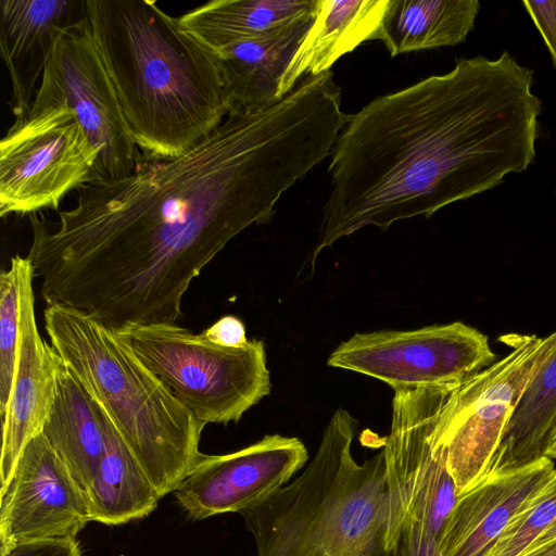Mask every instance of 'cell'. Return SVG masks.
<instances>
[{
    "label": "cell",
    "mask_w": 556,
    "mask_h": 556,
    "mask_svg": "<svg viewBox=\"0 0 556 556\" xmlns=\"http://www.w3.org/2000/svg\"><path fill=\"white\" fill-rule=\"evenodd\" d=\"M307 459L300 439L269 434L232 453L205 455L173 493L192 520L240 513L283 486Z\"/></svg>",
    "instance_id": "cell-13"
},
{
    "label": "cell",
    "mask_w": 556,
    "mask_h": 556,
    "mask_svg": "<svg viewBox=\"0 0 556 556\" xmlns=\"http://www.w3.org/2000/svg\"><path fill=\"white\" fill-rule=\"evenodd\" d=\"M85 17L142 157L178 156L225 121L216 58L178 17L152 0H85Z\"/></svg>",
    "instance_id": "cell-3"
},
{
    "label": "cell",
    "mask_w": 556,
    "mask_h": 556,
    "mask_svg": "<svg viewBox=\"0 0 556 556\" xmlns=\"http://www.w3.org/2000/svg\"><path fill=\"white\" fill-rule=\"evenodd\" d=\"M556 518V468L483 556H521Z\"/></svg>",
    "instance_id": "cell-25"
},
{
    "label": "cell",
    "mask_w": 556,
    "mask_h": 556,
    "mask_svg": "<svg viewBox=\"0 0 556 556\" xmlns=\"http://www.w3.org/2000/svg\"><path fill=\"white\" fill-rule=\"evenodd\" d=\"M331 73L273 106L231 112L185 153L142 157L128 176L85 185L56 222L30 215L27 257L47 305L115 332L176 324L192 280L333 150L348 119Z\"/></svg>",
    "instance_id": "cell-1"
},
{
    "label": "cell",
    "mask_w": 556,
    "mask_h": 556,
    "mask_svg": "<svg viewBox=\"0 0 556 556\" xmlns=\"http://www.w3.org/2000/svg\"><path fill=\"white\" fill-rule=\"evenodd\" d=\"M98 157L65 102L29 106L0 142V216L56 210L94 180Z\"/></svg>",
    "instance_id": "cell-9"
},
{
    "label": "cell",
    "mask_w": 556,
    "mask_h": 556,
    "mask_svg": "<svg viewBox=\"0 0 556 556\" xmlns=\"http://www.w3.org/2000/svg\"><path fill=\"white\" fill-rule=\"evenodd\" d=\"M532 556H556V541Z\"/></svg>",
    "instance_id": "cell-31"
},
{
    "label": "cell",
    "mask_w": 556,
    "mask_h": 556,
    "mask_svg": "<svg viewBox=\"0 0 556 556\" xmlns=\"http://www.w3.org/2000/svg\"><path fill=\"white\" fill-rule=\"evenodd\" d=\"M201 334L213 343L226 348H241L249 341L243 323L232 315L223 316Z\"/></svg>",
    "instance_id": "cell-28"
},
{
    "label": "cell",
    "mask_w": 556,
    "mask_h": 556,
    "mask_svg": "<svg viewBox=\"0 0 556 556\" xmlns=\"http://www.w3.org/2000/svg\"><path fill=\"white\" fill-rule=\"evenodd\" d=\"M313 18L213 52L229 113L257 112L280 101L279 81Z\"/></svg>",
    "instance_id": "cell-17"
},
{
    "label": "cell",
    "mask_w": 556,
    "mask_h": 556,
    "mask_svg": "<svg viewBox=\"0 0 556 556\" xmlns=\"http://www.w3.org/2000/svg\"><path fill=\"white\" fill-rule=\"evenodd\" d=\"M495 361L486 334L454 321L409 331L355 333L327 364L379 379L397 391L455 388Z\"/></svg>",
    "instance_id": "cell-11"
},
{
    "label": "cell",
    "mask_w": 556,
    "mask_h": 556,
    "mask_svg": "<svg viewBox=\"0 0 556 556\" xmlns=\"http://www.w3.org/2000/svg\"><path fill=\"white\" fill-rule=\"evenodd\" d=\"M533 70L504 51L377 97L349 116L330 154L319 252L366 226L430 217L534 161L541 100Z\"/></svg>",
    "instance_id": "cell-2"
},
{
    "label": "cell",
    "mask_w": 556,
    "mask_h": 556,
    "mask_svg": "<svg viewBox=\"0 0 556 556\" xmlns=\"http://www.w3.org/2000/svg\"><path fill=\"white\" fill-rule=\"evenodd\" d=\"M453 389L394 391L391 430L383 453L389 483L404 515L400 556H443L440 541L457 491L433 430Z\"/></svg>",
    "instance_id": "cell-8"
},
{
    "label": "cell",
    "mask_w": 556,
    "mask_h": 556,
    "mask_svg": "<svg viewBox=\"0 0 556 556\" xmlns=\"http://www.w3.org/2000/svg\"><path fill=\"white\" fill-rule=\"evenodd\" d=\"M96 403L105 448L87 495L90 517L91 521L108 526L124 525L150 515L162 497L105 410Z\"/></svg>",
    "instance_id": "cell-19"
},
{
    "label": "cell",
    "mask_w": 556,
    "mask_h": 556,
    "mask_svg": "<svg viewBox=\"0 0 556 556\" xmlns=\"http://www.w3.org/2000/svg\"><path fill=\"white\" fill-rule=\"evenodd\" d=\"M27 257V256H26ZM27 257L21 278V321L13 386L2 420L0 480L3 485L28 442L41 432L51 410L61 357L37 327L33 280Z\"/></svg>",
    "instance_id": "cell-14"
},
{
    "label": "cell",
    "mask_w": 556,
    "mask_h": 556,
    "mask_svg": "<svg viewBox=\"0 0 556 556\" xmlns=\"http://www.w3.org/2000/svg\"><path fill=\"white\" fill-rule=\"evenodd\" d=\"M26 256L15 255L0 275V416L10 399L20 342L21 278Z\"/></svg>",
    "instance_id": "cell-24"
},
{
    "label": "cell",
    "mask_w": 556,
    "mask_h": 556,
    "mask_svg": "<svg viewBox=\"0 0 556 556\" xmlns=\"http://www.w3.org/2000/svg\"><path fill=\"white\" fill-rule=\"evenodd\" d=\"M555 468L544 456L519 468L486 472L457 495L441 536L442 555L483 556Z\"/></svg>",
    "instance_id": "cell-15"
},
{
    "label": "cell",
    "mask_w": 556,
    "mask_h": 556,
    "mask_svg": "<svg viewBox=\"0 0 556 556\" xmlns=\"http://www.w3.org/2000/svg\"><path fill=\"white\" fill-rule=\"evenodd\" d=\"M477 0H390L377 34L391 56L456 46L479 14Z\"/></svg>",
    "instance_id": "cell-21"
},
{
    "label": "cell",
    "mask_w": 556,
    "mask_h": 556,
    "mask_svg": "<svg viewBox=\"0 0 556 556\" xmlns=\"http://www.w3.org/2000/svg\"><path fill=\"white\" fill-rule=\"evenodd\" d=\"M43 318L51 346L105 410L160 496L173 493L206 455L200 451L206 425L112 329L60 305H47Z\"/></svg>",
    "instance_id": "cell-5"
},
{
    "label": "cell",
    "mask_w": 556,
    "mask_h": 556,
    "mask_svg": "<svg viewBox=\"0 0 556 556\" xmlns=\"http://www.w3.org/2000/svg\"><path fill=\"white\" fill-rule=\"evenodd\" d=\"M91 521L88 501L40 432L0 491V553L36 540L73 539Z\"/></svg>",
    "instance_id": "cell-12"
},
{
    "label": "cell",
    "mask_w": 556,
    "mask_h": 556,
    "mask_svg": "<svg viewBox=\"0 0 556 556\" xmlns=\"http://www.w3.org/2000/svg\"><path fill=\"white\" fill-rule=\"evenodd\" d=\"M355 420L339 408L304 471L244 509L256 556H400L403 508L383 450L358 463Z\"/></svg>",
    "instance_id": "cell-4"
},
{
    "label": "cell",
    "mask_w": 556,
    "mask_h": 556,
    "mask_svg": "<svg viewBox=\"0 0 556 556\" xmlns=\"http://www.w3.org/2000/svg\"><path fill=\"white\" fill-rule=\"evenodd\" d=\"M1 51L13 79L21 65L42 66L55 35L80 22L85 0H1Z\"/></svg>",
    "instance_id": "cell-23"
},
{
    "label": "cell",
    "mask_w": 556,
    "mask_h": 556,
    "mask_svg": "<svg viewBox=\"0 0 556 556\" xmlns=\"http://www.w3.org/2000/svg\"><path fill=\"white\" fill-rule=\"evenodd\" d=\"M555 425L556 346L519 401L486 472L519 468L544 457Z\"/></svg>",
    "instance_id": "cell-22"
},
{
    "label": "cell",
    "mask_w": 556,
    "mask_h": 556,
    "mask_svg": "<svg viewBox=\"0 0 556 556\" xmlns=\"http://www.w3.org/2000/svg\"><path fill=\"white\" fill-rule=\"evenodd\" d=\"M556 541V518L548 528L521 554L532 556Z\"/></svg>",
    "instance_id": "cell-29"
},
{
    "label": "cell",
    "mask_w": 556,
    "mask_h": 556,
    "mask_svg": "<svg viewBox=\"0 0 556 556\" xmlns=\"http://www.w3.org/2000/svg\"><path fill=\"white\" fill-rule=\"evenodd\" d=\"M116 334L204 425L237 422L269 393L260 340L226 348L176 324L137 326Z\"/></svg>",
    "instance_id": "cell-6"
},
{
    "label": "cell",
    "mask_w": 556,
    "mask_h": 556,
    "mask_svg": "<svg viewBox=\"0 0 556 556\" xmlns=\"http://www.w3.org/2000/svg\"><path fill=\"white\" fill-rule=\"evenodd\" d=\"M0 556H81L77 540H36L14 545Z\"/></svg>",
    "instance_id": "cell-27"
},
{
    "label": "cell",
    "mask_w": 556,
    "mask_h": 556,
    "mask_svg": "<svg viewBox=\"0 0 556 556\" xmlns=\"http://www.w3.org/2000/svg\"><path fill=\"white\" fill-rule=\"evenodd\" d=\"M317 0H214L180 17L181 27L212 52L298 24Z\"/></svg>",
    "instance_id": "cell-20"
},
{
    "label": "cell",
    "mask_w": 556,
    "mask_h": 556,
    "mask_svg": "<svg viewBox=\"0 0 556 556\" xmlns=\"http://www.w3.org/2000/svg\"><path fill=\"white\" fill-rule=\"evenodd\" d=\"M60 101L99 151L93 181L135 172L142 157L85 16L53 38L30 106Z\"/></svg>",
    "instance_id": "cell-10"
},
{
    "label": "cell",
    "mask_w": 556,
    "mask_h": 556,
    "mask_svg": "<svg viewBox=\"0 0 556 556\" xmlns=\"http://www.w3.org/2000/svg\"><path fill=\"white\" fill-rule=\"evenodd\" d=\"M390 0H317L313 22L278 86L281 100L304 78L329 72L361 43L377 40Z\"/></svg>",
    "instance_id": "cell-16"
},
{
    "label": "cell",
    "mask_w": 556,
    "mask_h": 556,
    "mask_svg": "<svg viewBox=\"0 0 556 556\" xmlns=\"http://www.w3.org/2000/svg\"><path fill=\"white\" fill-rule=\"evenodd\" d=\"M545 456L549 457L553 460H556V425L553 428L552 433L549 435Z\"/></svg>",
    "instance_id": "cell-30"
},
{
    "label": "cell",
    "mask_w": 556,
    "mask_h": 556,
    "mask_svg": "<svg viewBox=\"0 0 556 556\" xmlns=\"http://www.w3.org/2000/svg\"><path fill=\"white\" fill-rule=\"evenodd\" d=\"M500 340L509 353L454 388L435 420L434 441L444 448L457 495L486 472L519 401L556 346V331Z\"/></svg>",
    "instance_id": "cell-7"
},
{
    "label": "cell",
    "mask_w": 556,
    "mask_h": 556,
    "mask_svg": "<svg viewBox=\"0 0 556 556\" xmlns=\"http://www.w3.org/2000/svg\"><path fill=\"white\" fill-rule=\"evenodd\" d=\"M41 433L87 497L104 453L105 433L96 401L62 359Z\"/></svg>",
    "instance_id": "cell-18"
},
{
    "label": "cell",
    "mask_w": 556,
    "mask_h": 556,
    "mask_svg": "<svg viewBox=\"0 0 556 556\" xmlns=\"http://www.w3.org/2000/svg\"><path fill=\"white\" fill-rule=\"evenodd\" d=\"M522 5L542 36L556 68V0H527Z\"/></svg>",
    "instance_id": "cell-26"
}]
</instances>
